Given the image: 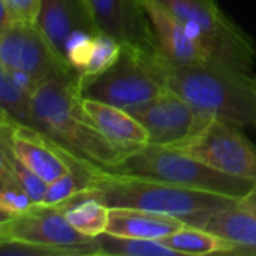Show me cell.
<instances>
[{
  "label": "cell",
  "instance_id": "cell-23",
  "mask_svg": "<svg viewBox=\"0 0 256 256\" xmlns=\"http://www.w3.org/2000/svg\"><path fill=\"white\" fill-rule=\"evenodd\" d=\"M0 162H4L12 170V172L20 180V183L27 190V194L30 195L34 204L42 202L48 183L44 178H40L36 172H33L20 158H16L12 148L2 140H0Z\"/></svg>",
  "mask_w": 256,
  "mask_h": 256
},
{
  "label": "cell",
  "instance_id": "cell-21",
  "mask_svg": "<svg viewBox=\"0 0 256 256\" xmlns=\"http://www.w3.org/2000/svg\"><path fill=\"white\" fill-rule=\"evenodd\" d=\"M96 240V256H178L158 240L122 237L104 232Z\"/></svg>",
  "mask_w": 256,
  "mask_h": 256
},
{
  "label": "cell",
  "instance_id": "cell-10",
  "mask_svg": "<svg viewBox=\"0 0 256 256\" xmlns=\"http://www.w3.org/2000/svg\"><path fill=\"white\" fill-rule=\"evenodd\" d=\"M0 140L46 183L72 170L98 166L62 146L42 129L20 123L3 112H0Z\"/></svg>",
  "mask_w": 256,
  "mask_h": 256
},
{
  "label": "cell",
  "instance_id": "cell-15",
  "mask_svg": "<svg viewBox=\"0 0 256 256\" xmlns=\"http://www.w3.org/2000/svg\"><path fill=\"white\" fill-rule=\"evenodd\" d=\"M82 102L98 129L114 144L138 150L150 142L146 128L128 110L96 99L84 98Z\"/></svg>",
  "mask_w": 256,
  "mask_h": 256
},
{
  "label": "cell",
  "instance_id": "cell-19",
  "mask_svg": "<svg viewBox=\"0 0 256 256\" xmlns=\"http://www.w3.org/2000/svg\"><path fill=\"white\" fill-rule=\"evenodd\" d=\"M160 242L176 250L178 255H230L234 249V246L228 240L201 226L189 224H186L182 230L172 232L171 236L162 238Z\"/></svg>",
  "mask_w": 256,
  "mask_h": 256
},
{
  "label": "cell",
  "instance_id": "cell-4",
  "mask_svg": "<svg viewBox=\"0 0 256 256\" xmlns=\"http://www.w3.org/2000/svg\"><path fill=\"white\" fill-rule=\"evenodd\" d=\"M116 172L156 178L177 186L220 194L242 201L256 182L220 172L177 148L147 144L130 153Z\"/></svg>",
  "mask_w": 256,
  "mask_h": 256
},
{
  "label": "cell",
  "instance_id": "cell-8",
  "mask_svg": "<svg viewBox=\"0 0 256 256\" xmlns=\"http://www.w3.org/2000/svg\"><path fill=\"white\" fill-rule=\"evenodd\" d=\"M0 242L52 248L64 256H96V240L78 232L62 206L33 204L22 213L2 218Z\"/></svg>",
  "mask_w": 256,
  "mask_h": 256
},
{
  "label": "cell",
  "instance_id": "cell-17",
  "mask_svg": "<svg viewBox=\"0 0 256 256\" xmlns=\"http://www.w3.org/2000/svg\"><path fill=\"white\" fill-rule=\"evenodd\" d=\"M201 228L228 240L234 246L230 255L256 256V218L246 212L240 202L236 207L214 213Z\"/></svg>",
  "mask_w": 256,
  "mask_h": 256
},
{
  "label": "cell",
  "instance_id": "cell-3",
  "mask_svg": "<svg viewBox=\"0 0 256 256\" xmlns=\"http://www.w3.org/2000/svg\"><path fill=\"white\" fill-rule=\"evenodd\" d=\"M78 82L50 81L34 93V126L88 162L114 170L135 150L110 141L84 108Z\"/></svg>",
  "mask_w": 256,
  "mask_h": 256
},
{
  "label": "cell",
  "instance_id": "cell-14",
  "mask_svg": "<svg viewBox=\"0 0 256 256\" xmlns=\"http://www.w3.org/2000/svg\"><path fill=\"white\" fill-rule=\"evenodd\" d=\"M99 26L126 46L156 50L150 21L141 0H84Z\"/></svg>",
  "mask_w": 256,
  "mask_h": 256
},
{
  "label": "cell",
  "instance_id": "cell-16",
  "mask_svg": "<svg viewBox=\"0 0 256 256\" xmlns=\"http://www.w3.org/2000/svg\"><path fill=\"white\" fill-rule=\"evenodd\" d=\"M184 225V220L174 216L141 208L112 207L110 208V224L106 232L122 237L160 242L162 238L182 230Z\"/></svg>",
  "mask_w": 256,
  "mask_h": 256
},
{
  "label": "cell",
  "instance_id": "cell-12",
  "mask_svg": "<svg viewBox=\"0 0 256 256\" xmlns=\"http://www.w3.org/2000/svg\"><path fill=\"white\" fill-rule=\"evenodd\" d=\"M128 111L146 128L148 144L171 148L188 144L214 118L168 88Z\"/></svg>",
  "mask_w": 256,
  "mask_h": 256
},
{
  "label": "cell",
  "instance_id": "cell-5",
  "mask_svg": "<svg viewBox=\"0 0 256 256\" xmlns=\"http://www.w3.org/2000/svg\"><path fill=\"white\" fill-rule=\"evenodd\" d=\"M174 14L186 28L220 62L252 70L254 39L219 6L218 0H156Z\"/></svg>",
  "mask_w": 256,
  "mask_h": 256
},
{
  "label": "cell",
  "instance_id": "cell-7",
  "mask_svg": "<svg viewBox=\"0 0 256 256\" xmlns=\"http://www.w3.org/2000/svg\"><path fill=\"white\" fill-rule=\"evenodd\" d=\"M165 90V86L150 69L144 51L126 45L108 69L80 81V92L84 98L124 110L141 105Z\"/></svg>",
  "mask_w": 256,
  "mask_h": 256
},
{
  "label": "cell",
  "instance_id": "cell-22",
  "mask_svg": "<svg viewBox=\"0 0 256 256\" xmlns=\"http://www.w3.org/2000/svg\"><path fill=\"white\" fill-rule=\"evenodd\" d=\"M0 186L2 218L22 213L34 204L27 190L22 188L20 180L4 162H0Z\"/></svg>",
  "mask_w": 256,
  "mask_h": 256
},
{
  "label": "cell",
  "instance_id": "cell-24",
  "mask_svg": "<svg viewBox=\"0 0 256 256\" xmlns=\"http://www.w3.org/2000/svg\"><path fill=\"white\" fill-rule=\"evenodd\" d=\"M42 0H0L2 16L0 26L12 21H28L36 22L40 10Z\"/></svg>",
  "mask_w": 256,
  "mask_h": 256
},
{
  "label": "cell",
  "instance_id": "cell-1",
  "mask_svg": "<svg viewBox=\"0 0 256 256\" xmlns=\"http://www.w3.org/2000/svg\"><path fill=\"white\" fill-rule=\"evenodd\" d=\"M146 60L165 86L200 111L238 126L256 128V78L220 60L202 64H180L158 48L144 51Z\"/></svg>",
  "mask_w": 256,
  "mask_h": 256
},
{
  "label": "cell",
  "instance_id": "cell-6",
  "mask_svg": "<svg viewBox=\"0 0 256 256\" xmlns=\"http://www.w3.org/2000/svg\"><path fill=\"white\" fill-rule=\"evenodd\" d=\"M0 66L28 78L38 87L50 81L80 84L75 70L36 22L18 20L0 26Z\"/></svg>",
  "mask_w": 256,
  "mask_h": 256
},
{
  "label": "cell",
  "instance_id": "cell-9",
  "mask_svg": "<svg viewBox=\"0 0 256 256\" xmlns=\"http://www.w3.org/2000/svg\"><path fill=\"white\" fill-rule=\"evenodd\" d=\"M36 24L80 80L98 36L105 32L87 3L84 0H42Z\"/></svg>",
  "mask_w": 256,
  "mask_h": 256
},
{
  "label": "cell",
  "instance_id": "cell-2",
  "mask_svg": "<svg viewBox=\"0 0 256 256\" xmlns=\"http://www.w3.org/2000/svg\"><path fill=\"white\" fill-rule=\"evenodd\" d=\"M106 207H130L178 218L189 225L202 226L214 213L238 206V200L220 194L177 186L168 182L116 172L100 168L87 190Z\"/></svg>",
  "mask_w": 256,
  "mask_h": 256
},
{
  "label": "cell",
  "instance_id": "cell-20",
  "mask_svg": "<svg viewBox=\"0 0 256 256\" xmlns=\"http://www.w3.org/2000/svg\"><path fill=\"white\" fill-rule=\"evenodd\" d=\"M68 222L82 236L96 238L108 231L110 207L92 196L76 195L62 204Z\"/></svg>",
  "mask_w": 256,
  "mask_h": 256
},
{
  "label": "cell",
  "instance_id": "cell-18",
  "mask_svg": "<svg viewBox=\"0 0 256 256\" xmlns=\"http://www.w3.org/2000/svg\"><path fill=\"white\" fill-rule=\"evenodd\" d=\"M36 90L38 86L33 81L0 66V112L20 123L34 126Z\"/></svg>",
  "mask_w": 256,
  "mask_h": 256
},
{
  "label": "cell",
  "instance_id": "cell-11",
  "mask_svg": "<svg viewBox=\"0 0 256 256\" xmlns=\"http://www.w3.org/2000/svg\"><path fill=\"white\" fill-rule=\"evenodd\" d=\"M240 128L214 117L194 140L177 150L220 172L256 182V146Z\"/></svg>",
  "mask_w": 256,
  "mask_h": 256
},
{
  "label": "cell",
  "instance_id": "cell-13",
  "mask_svg": "<svg viewBox=\"0 0 256 256\" xmlns=\"http://www.w3.org/2000/svg\"><path fill=\"white\" fill-rule=\"evenodd\" d=\"M150 21L158 51L180 64H202L218 60L186 26L156 0H141Z\"/></svg>",
  "mask_w": 256,
  "mask_h": 256
},
{
  "label": "cell",
  "instance_id": "cell-25",
  "mask_svg": "<svg viewBox=\"0 0 256 256\" xmlns=\"http://www.w3.org/2000/svg\"><path fill=\"white\" fill-rule=\"evenodd\" d=\"M240 206H242L246 212H249L252 216H255L256 218V183L254 184V188L249 190V194L240 201Z\"/></svg>",
  "mask_w": 256,
  "mask_h": 256
}]
</instances>
